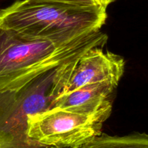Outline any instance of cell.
I'll return each mask as SVG.
<instances>
[{"instance_id":"6da1fadb","label":"cell","mask_w":148,"mask_h":148,"mask_svg":"<svg viewBox=\"0 0 148 148\" xmlns=\"http://www.w3.org/2000/svg\"><path fill=\"white\" fill-rule=\"evenodd\" d=\"M107 39L98 30L68 43L30 40L0 25V93L20 90L90 49L103 47Z\"/></svg>"},{"instance_id":"7a4b0ae2","label":"cell","mask_w":148,"mask_h":148,"mask_svg":"<svg viewBox=\"0 0 148 148\" xmlns=\"http://www.w3.org/2000/svg\"><path fill=\"white\" fill-rule=\"evenodd\" d=\"M106 10L18 0L0 10V25L27 40L68 43L100 30Z\"/></svg>"},{"instance_id":"3957f363","label":"cell","mask_w":148,"mask_h":148,"mask_svg":"<svg viewBox=\"0 0 148 148\" xmlns=\"http://www.w3.org/2000/svg\"><path fill=\"white\" fill-rule=\"evenodd\" d=\"M56 69L20 90L0 93V148H30L33 140L27 134V119L52 107Z\"/></svg>"},{"instance_id":"277c9868","label":"cell","mask_w":148,"mask_h":148,"mask_svg":"<svg viewBox=\"0 0 148 148\" xmlns=\"http://www.w3.org/2000/svg\"><path fill=\"white\" fill-rule=\"evenodd\" d=\"M102 125L88 116L51 107L28 117L27 134L48 147L80 148L102 133Z\"/></svg>"},{"instance_id":"5b68a950","label":"cell","mask_w":148,"mask_h":148,"mask_svg":"<svg viewBox=\"0 0 148 148\" xmlns=\"http://www.w3.org/2000/svg\"><path fill=\"white\" fill-rule=\"evenodd\" d=\"M124 65L121 56L103 51V47L92 48L56 68L53 83L55 98L92 84L107 82L116 87L124 74Z\"/></svg>"},{"instance_id":"8992f818","label":"cell","mask_w":148,"mask_h":148,"mask_svg":"<svg viewBox=\"0 0 148 148\" xmlns=\"http://www.w3.org/2000/svg\"><path fill=\"white\" fill-rule=\"evenodd\" d=\"M115 88L107 82L85 85L59 94L52 102V107L83 114L103 124L111 114Z\"/></svg>"},{"instance_id":"52a82bcc","label":"cell","mask_w":148,"mask_h":148,"mask_svg":"<svg viewBox=\"0 0 148 148\" xmlns=\"http://www.w3.org/2000/svg\"><path fill=\"white\" fill-rule=\"evenodd\" d=\"M80 148H148V134L134 132L119 137L101 133Z\"/></svg>"},{"instance_id":"ba28073f","label":"cell","mask_w":148,"mask_h":148,"mask_svg":"<svg viewBox=\"0 0 148 148\" xmlns=\"http://www.w3.org/2000/svg\"><path fill=\"white\" fill-rule=\"evenodd\" d=\"M38 2L51 3L79 10H97L106 9L101 0H31Z\"/></svg>"},{"instance_id":"9c48e42d","label":"cell","mask_w":148,"mask_h":148,"mask_svg":"<svg viewBox=\"0 0 148 148\" xmlns=\"http://www.w3.org/2000/svg\"><path fill=\"white\" fill-rule=\"evenodd\" d=\"M101 1L103 5V7H105L106 8V7H108L111 3L114 2V1H116V0H101Z\"/></svg>"}]
</instances>
